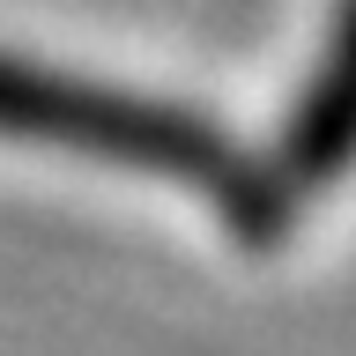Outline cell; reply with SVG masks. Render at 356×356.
<instances>
[{
    "label": "cell",
    "mask_w": 356,
    "mask_h": 356,
    "mask_svg": "<svg viewBox=\"0 0 356 356\" xmlns=\"http://www.w3.org/2000/svg\"><path fill=\"white\" fill-rule=\"evenodd\" d=\"M0 134L38 141V149H67V156H97V163H127V171L171 178V186H200L216 200H230V186L245 178L238 149L200 111L141 97V89L52 74V67H30L15 52H0Z\"/></svg>",
    "instance_id": "1"
},
{
    "label": "cell",
    "mask_w": 356,
    "mask_h": 356,
    "mask_svg": "<svg viewBox=\"0 0 356 356\" xmlns=\"http://www.w3.org/2000/svg\"><path fill=\"white\" fill-rule=\"evenodd\" d=\"M349 163H356V0H341L334 38L319 52V67H312L289 127L275 134V149L260 163H245V178L222 200V216H230V230L245 245H275Z\"/></svg>",
    "instance_id": "2"
}]
</instances>
